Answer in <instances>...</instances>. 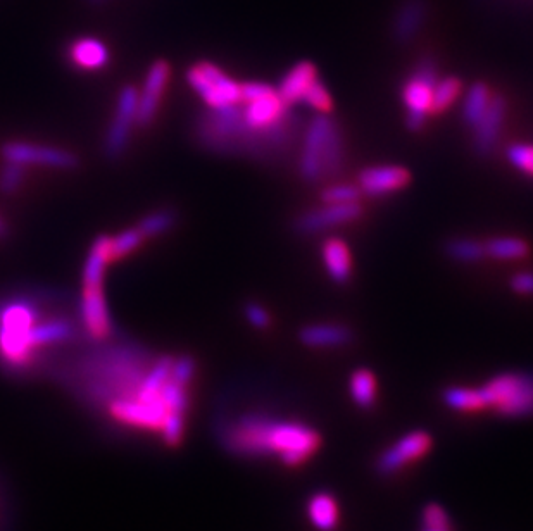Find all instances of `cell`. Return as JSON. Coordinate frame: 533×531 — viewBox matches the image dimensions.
<instances>
[{
  "label": "cell",
  "instance_id": "30",
  "mask_svg": "<svg viewBox=\"0 0 533 531\" xmlns=\"http://www.w3.org/2000/svg\"><path fill=\"white\" fill-rule=\"evenodd\" d=\"M447 256L458 263H478L485 254V244L473 238H454L446 245Z\"/></svg>",
  "mask_w": 533,
  "mask_h": 531
},
{
  "label": "cell",
  "instance_id": "36",
  "mask_svg": "<svg viewBox=\"0 0 533 531\" xmlns=\"http://www.w3.org/2000/svg\"><path fill=\"white\" fill-rule=\"evenodd\" d=\"M25 182V166L16 163H7L6 168L0 173V190L4 194H14Z\"/></svg>",
  "mask_w": 533,
  "mask_h": 531
},
{
  "label": "cell",
  "instance_id": "2",
  "mask_svg": "<svg viewBox=\"0 0 533 531\" xmlns=\"http://www.w3.org/2000/svg\"><path fill=\"white\" fill-rule=\"evenodd\" d=\"M342 159L344 140L340 126L327 114L316 116L304 133L299 161L302 178L309 183L321 182L339 171Z\"/></svg>",
  "mask_w": 533,
  "mask_h": 531
},
{
  "label": "cell",
  "instance_id": "6",
  "mask_svg": "<svg viewBox=\"0 0 533 531\" xmlns=\"http://www.w3.org/2000/svg\"><path fill=\"white\" fill-rule=\"evenodd\" d=\"M190 87L211 109L242 104V85L226 75L223 69L213 63H199L187 73Z\"/></svg>",
  "mask_w": 533,
  "mask_h": 531
},
{
  "label": "cell",
  "instance_id": "16",
  "mask_svg": "<svg viewBox=\"0 0 533 531\" xmlns=\"http://www.w3.org/2000/svg\"><path fill=\"white\" fill-rule=\"evenodd\" d=\"M299 340L311 349H335L349 344L352 332L347 326L337 323H314L302 328Z\"/></svg>",
  "mask_w": 533,
  "mask_h": 531
},
{
  "label": "cell",
  "instance_id": "42",
  "mask_svg": "<svg viewBox=\"0 0 533 531\" xmlns=\"http://www.w3.org/2000/svg\"><path fill=\"white\" fill-rule=\"evenodd\" d=\"M92 6H99V4H102V2H106V0H88Z\"/></svg>",
  "mask_w": 533,
  "mask_h": 531
},
{
  "label": "cell",
  "instance_id": "38",
  "mask_svg": "<svg viewBox=\"0 0 533 531\" xmlns=\"http://www.w3.org/2000/svg\"><path fill=\"white\" fill-rule=\"evenodd\" d=\"M195 375V361L190 356L175 357L173 368H171V378L175 382L182 383L189 387Z\"/></svg>",
  "mask_w": 533,
  "mask_h": 531
},
{
  "label": "cell",
  "instance_id": "9",
  "mask_svg": "<svg viewBox=\"0 0 533 531\" xmlns=\"http://www.w3.org/2000/svg\"><path fill=\"white\" fill-rule=\"evenodd\" d=\"M430 433L414 430L399 438L397 442L383 450L377 459V469L382 475H394L427 456L432 449Z\"/></svg>",
  "mask_w": 533,
  "mask_h": 531
},
{
  "label": "cell",
  "instance_id": "43",
  "mask_svg": "<svg viewBox=\"0 0 533 531\" xmlns=\"http://www.w3.org/2000/svg\"><path fill=\"white\" fill-rule=\"evenodd\" d=\"M425 531H451V530H425Z\"/></svg>",
  "mask_w": 533,
  "mask_h": 531
},
{
  "label": "cell",
  "instance_id": "34",
  "mask_svg": "<svg viewBox=\"0 0 533 531\" xmlns=\"http://www.w3.org/2000/svg\"><path fill=\"white\" fill-rule=\"evenodd\" d=\"M425 530H451V518L440 504H428L421 514Z\"/></svg>",
  "mask_w": 533,
  "mask_h": 531
},
{
  "label": "cell",
  "instance_id": "40",
  "mask_svg": "<svg viewBox=\"0 0 533 531\" xmlns=\"http://www.w3.org/2000/svg\"><path fill=\"white\" fill-rule=\"evenodd\" d=\"M513 292L520 295H533V271H521L511 278Z\"/></svg>",
  "mask_w": 533,
  "mask_h": 531
},
{
  "label": "cell",
  "instance_id": "29",
  "mask_svg": "<svg viewBox=\"0 0 533 531\" xmlns=\"http://www.w3.org/2000/svg\"><path fill=\"white\" fill-rule=\"evenodd\" d=\"M176 219H178V214L173 209H159V211L147 214L144 219H140L137 228L144 238L157 237V235L170 232L171 228L176 225Z\"/></svg>",
  "mask_w": 533,
  "mask_h": 531
},
{
  "label": "cell",
  "instance_id": "3",
  "mask_svg": "<svg viewBox=\"0 0 533 531\" xmlns=\"http://www.w3.org/2000/svg\"><path fill=\"white\" fill-rule=\"evenodd\" d=\"M40 319L32 300L13 299L0 304V357L14 368L32 363L35 350L30 332Z\"/></svg>",
  "mask_w": 533,
  "mask_h": 531
},
{
  "label": "cell",
  "instance_id": "8",
  "mask_svg": "<svg viewBox=\"0 0 533 531\" xmlns=\"http://www.w3.org/2000/svg\"><path fill=\"white\" fill-rule=\"evenodd\" d=\"M2 157L6 163L21 164V166H49L57 169H75L78 157L69 150L49 145L28 144V142H7L0 147Z\"/></svg>",
  "mask_w": 533,
  "mask_h": 531
},
{
  "label": "cell",
  "instance_id": "10",
  "mask_svg": "<svg viewBox=\"0 0 533 531\" xmlns=\"http://www.w3.org/2000/svg\"><path fill=\"white\" fill-rule=\"evenodd\" d=\"M363 216V207L354 204H323V207L301 214L295 221V230L302 235H316L337 226L349 225Z\"/></svg>",
  "mask_w": 533,
  "mask_h": 531
},
{
  "label": "cell",
  "instance_id": "18",
  "mask_svg": "<svg viewBox=\"0 0 533 531\" xmlns=\"http://www.w3.org/2000/svg\"><path fill=\"white\" fill-rule=\"evenodd\" d=\"M321 257L333 282L340 285L349 282L352 275L351 249L342 238H327L321 244Z\"/></svg>",
  "mask_w": 533,
  "mask_h": 531
},
{
  "label": "cell",
  "instance_id": "23",
  "mask_svg": "<svg viewBox=\"0 0 533 531\" xmlns=\"http://www.w3.org/2000/svg\"><path fill=\"white\" fill-rule=\"evenodd\" d=\"M69 56L76 66L83 69H101L109 61V50L106 45L95 38H82L73 44Z\"/></svg>",
  "mask_w": 533,
  "mask_h": 531
},
{
  "label": "cell",
  "instance_id": "25",
  "mask_svg": "<svg viewBox=\"0 0 533 531\" xmlns=\"http://www.w3.org/2000/svg\"><path fill=\"white\" fill-rule=\"evenodd\" d=\"M349 390H351L352 399L359 407L370 409L377 400V378L370 369H358L352 373Z\"/></svg>",
  "mask_w": 533,
  "mask_h": 531
},
{
  "label": "cell",
  "instance_id": "21",
  "mask_svg": "<svg viewBox=\"0 0 533 531\" xmlns=\"http://www.w3.org/2000/svg\"><path fill=\"white\" fill-rule=\"evenodd\" d=\"M107 263H111V238L102 235L88 252L83 268V287H101Z\"/></svg>",
  "mask_w": 533,
  "mask_h": 531
},
{
  "label": "cell",
  "instance_id": "14",
  "mask_svg": "<svg viewBox=\"0 0 533 531\" xmlns=\"http://www.w3.org/2000/svg\"><path fill=\"white\" fill-rule=\"evenodd\" d=\"M508 114V102L502 95H496L490 100L487 111L473 126V147L478 156H489L501 137L504 121Z\"/></svg>",
  "mask_w": 533,
  "mask_h": 531
},
{
  "label": "cell",
  "instance_id": "17",
  "mask_svg": "<svg viewBox=\"0 0 533 531\" xmlns=\"http://www.w3.org/2000/svg\"><path fill=\"white\" fill-rule=\"evenodd\" d=\"M318 80V71L314 68V64L308 61L295 64L294 68L287 71V75L283 76L280 87L276 88V92L280 95V99L287 104H297L302 102V97L306 94L314 82Z\"/></svg>",
  "mask_w": 533,
  "mask_h": 531
},
{
  "label": "cell",
  "instance_id": "1",
  "mask_svg": "<svg viewBox=\"0 0 533 531\" xmlns=\"http://www.w3.org/2000/svg\"><path fill=\"white\" fill-rule=\"evenodd\" d=\"M225 444L240 456H276L287 466H301L318 452L321 437L299 421L244 416L226 430Z\"/></svg>",
  "mask_w": 533,
  "mask_h": 531
},
{
  "label": "cell",
  "instance_id": "26",
  "mask_svg": "<svg viewBox=\"0 0 533 531\" xmlns=\"http://www.w3.org/2000/svg\"><path fill=\"white\" fill-rule=\"evenodd\" d=\"M492 94H490L489 85L485 83H475L468 88L466 92L465 104H463V119L468 126L477 125L478 119L482 118L483 113L487 111Z\"/></svg>",
  "mask_w": 533,
  "mask_h": 531
},
{
  "label": "cell",
  "instance_id": "28",
  "mask_svg": "<svg viewBox=\"0 0 533 531\" xmlns=\"http://www.w3.org/2000/svg\"><path fill=\"white\" fill-rule=\"evenodd\" d=\"M461 92H463V83H461L459 78H456V76L440 78L437 85H435V92H433L432 114H440L447 111L458 100Z\"/></svg>",
  "mask_w": 533,
  "mask_h": 531
},
{
  "label": "cell",
  "instance_id": "13",
  "mask_svg": "<svg viewBox=\"0 0 533 531\" xmlns=\"http://www.w3.org/2000/svg\"><path fill=\"white\" fill-rule=\"evenodd\" d=\"M411 175L402 166H373L359 173L358 187L368 197H385L408 187Z\"/></svg>",
  "mask_w": 533,
  "mask_h": 531
},
{
  "label": "cell",
  "instance_id": "4",
  "mask_svg": "<svg viewBox=\"0 0 533 531\" xmlns=\"http://www.w3.org/2000/svg\"><path fill=\"white\" fill-rule=\"evenodd\" d=\"M480 388L487 409L508 418L533 416V373H504Z\"/></svg>",
  "mask_w": 533,
  "mask_h": 531
},
{
  "label": "cell",
  "instance_id": "22",
  "mask_svg": "<svg viewBox=\"0 0 533 531\" xmlns=\"http://www.w3.org/2000/svg\"><path fill=\"white\" fill-rule=\"evenodd\" d=\"M308 516L314 528L320 531L335 530L340 519L339 502L327 492L314 494L308 502Z\"/></svg>",
  "mask_w": 533,
  "mask_h": 531
},
{
  "label": "cell",
  "instance_id": "12",
  "mask_svg": "<svg viewBox=\"0 0 533 531\" xmlns=\"http://www.w3.org/2000/svg\"><path fill=\"white\" fill-rule=\"evenodd\" d=\"M170 80V66L166 61H156L152 64L147 78H145L142 92H138L137 125L140 128H147L152 125L156 118L161 99H163L164 88Z\"/></svg>",
  "mask_w": 533,
  "mask_h": 531
},
{
  "label": "cell",
  "instance_id": "15",
  "mask_svg": "<svg viewBox=\"0 0 533 531\" xmlns=\"http://www.w3.org/2000/svg\"><path fill=\"white\" fill-rule=\"evenodd\" d=\"M80 318L85 332L94 340H104L111 333V318L101 287H83Z\"/></svg>",
  "mask_w": 533,
  "mask_h": 531
},
{
  "label": "cell",
  "instance_id": "37",
  "mask_svg": "<svg viewBox=\"0 0 533 531\" xmlns=\"http://www.w3.org/2000/svg\"><path fill=\"white\" fill-rule=\"evenodd\" d=\"M164 442L175 447V445L182 442L183 433H185V416L183 414H170L166 418V423H164L163 430Z\"/></svg>",
  "mask_w": 533,
  "mask_h": 531
},
{
  "label": "cell",
  "instance_id": "33",
  "mask_svg": "<svg viewBox=\"0 0 533 531\" xmlns=\"http://www.w3.org/2000/svg\"><path fill=\"white\" fill-rule=\"evenodd\" d=\"M302 102H306L311 109L320 114L330 113L333 107L332 95L328 92V88L323 85V82H320V78L306 90Z\"/></svg>",
  "mask_w": 533,
  "mask_h": 531
},
{
  "label": "cell",
  "instance_id": "24",
  "mask_svg": "<svg viewBox=\"0 0 533 531\" xmlns=\"http://www.w3.org/2000/svg\"><path fill=\"white\" fill-rule=\"evenodd\" d=\"M442 399L449 409L458 413H477L487 409L480 387H449L442 394Z\"/></svg>",
  "mask_w": 533,
  "mask_h": 531
},
{
  "label": "cell",
  "instance_id": "19",
  "mask_svg": "<svg viewBox=\"0 0 533 531\" xmlns=\"http://www.w3.org/2000/svg\"><path fill=\"white\" fill-rule=\"evenodd\" d=\"M427 19V2L425 0H406L394 19V38L399 44L411 42Z\"/></svg>",
  "mask_w": 533,
  "mask_h": 531
},
{
  "label": "cell",
  "instance_id": "5",
  "mask_svg": "<svg viewBox=\"0 0 533 531\" xmlns=\"http://www.w3.org/2000/svg\"><path fill=\"white\" fill-rule=\"evenodd\" d=\"M439 82V71L432 59H423L414 68L413 75L402 85V102L408 109V125L411 132H418L432 114L433 92Z\"/></svg>",
  "mask_w": 533,
  "mask_h": 531
},
{
  "label": "cell",
  "instance_id": "11",
  "mask_svg": "<svg viewBox=\"0 0 533 531\" xmlns=\"http://www.w3.org/2000/svg\"><path fill=\"white\" fill-rule=\"evenodd\" d=\"M109 413L120 423L144 428V430H163L166 418L170 416V409L164 402L145 404L138 399H116L109 404Z\"/></svg>",
  "mask_w": 533,
  "mask_h": 531
},
{
  "label": "cell",
  "instance_id": "7",
  "mask_svg": "<svg viewBox=\"0 0 533 531\" xmlns=\"http://www.w3.org/2000/svg\"><path fill=\"white\" fill-rule=\"evenodd\" d=\"M138 90L133 85H126L118 97V106L113 121L107 132L104 154L107 159H120L130 142L133 125L137 123Z\"/></svg>",
  "mask_w": 533,
  "mask_h": 531
},
{
  "label": "cell",
  "instance_id": "41",
  "mask_svg": "<svg viewBox=\"0 0 533 531\" xmlns=\"http://www.w3.org/2000/svg\"><path fill=\"white\" fill-rule=\"evenodd\" d=\"M6 232V223H4V221H2V218H0V237H4V235H6Z\"/></svg>",
  "mask_w": 533,
  "mask_h": 531
},
{
  "label": "cell",
  "instance_id": "27",
  "mask_svg": "<svg viewBox=\"0 0 533 531\" xmlns=\"http://www.w3.org/2000/svg\"><path fill=\"white\" fill-rule=\"evenodd\" d=\"M485 254L499 261H518L530 254V247L521 238H492L489 242H485Z\"/></svg>",
  "mask_w": 533,
  "mask_h": 531
},
{
  "label": "cell",
  "instance_id": "39",
  "mask_svg": "<svg viewBox=\"0 0 533 531\" xmlns=\"http://www.w3.org/2000/svg\"><path fill=\"white\" fill-rule=\"evenodd\" d=\"M244 313L247 321L258 330H264L271 325L270 313L261 304H256V302L245 304Z\"/></svg>",
  "mask_w": 533,
  "mask_h": 531
},
{
  "label": "cell",
  "instance_id": "32",
  "mask_svg": "<svg viewBox=\"0 0 533 531\" xmlns=\"http://www.w3.org/2000/svg\"><path fill=\"white\" fill-rule=\"evenodd\" d=\"M361 190L356 185L349 183H337V185H328L321 192L323 204H354L359 202Z\"/></svg>",
  "mask_w": 533,
  "mask_h": 531
},
{
  "label": "cell",
  "instance_id": "35",
  "mask_svg": "<svg viewBox=\"0 0 533 531\" xmlns=\"http://www.w3.org/2000/svg\"><path fill=\"white\" fill-rule=\"evenodd\" d=\"M509 163L513 164L521 173L533 176V145L515 144L511 145L506 154Z\"/></svg>",
  "mask_w": 533,
  "mask_h": 531
},
{
  "label": "cell",
  "instance_id": "31",
  "mask_svg": "<svg viewBox=\"0 0 533 531\" xmlns=\"http://www.w3.org/2000/svg\"><path fill=\"white\" fill-rule=\"evenodd\" d=\"M144 242V235L138 228H128L120 235L111 238V261H118L121 257L132 254Z\"/></svg>",
  "mask_w": 533,
  "mask_h": 531
},
{
  "label": "cell",
  "instance_id": "20",
  "mask_svg": "<svg viewBox=\"0 0 533 531\" xmlns=\"http://www.w3.org/2000/svg\"><path fill=\"white\" fill-rule=\"evenodd\" d=\"M75 335V326L68 318L38 319L30 332L35 352L47 345L63 344Z\"/></svg>",
  "mask_w": 533,
  "mask_h": 531
}]
</instances>
